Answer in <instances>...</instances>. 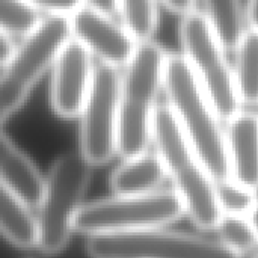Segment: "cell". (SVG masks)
Returning a JSON list of instances; mask_svg holds the SVG:
<instances>
[{"label": "cell", "mask_w": 258, "mask_h": 258, "mask_svg": "<svg viewBox=\"0 0 258 258\" xmlns=\"http://www.w3.org/2000/svg\"><path fill=\"white\" fill-rule=\"evenodd\" d=\"M230 178L258 189V113L240 109L225 121Z\"/></svg>", "instance_id": "7c38bea8"}, {"label": "cell", "mask_w": 258, "mask_h": 258, "mask_svg": "<svg viewBox=\"0 0 258 258\" xmlns=\"http://www.w3.org/2000/svg\"><path fill=\"white\" fill-rule=\"evenodd\" d=\"M68 39V18L41 17L38 24L15 44L12 54L0 67V124L21 110L38 83L50 73Z\"/></svg>", "instance_id": "5b68a950"}, {"label": "cell", "mask_w": 258, "mask_h": 258, "mask_svg": "<svg viewBox=\"0 0 258 258\" xmlns=\"http://www.w3.org/2000/svg\"><path fill=\"white\" fill-rule=\"evenodd\" d=\"M92 258H240L218 240L162 227L88 237Z\"/></svg>", "instance_id": "ba28073f"}, {"label": "cell", "mask_w": 258, "mask_h": 258, "mask_svg": "<svg viewBox=\"0 0 258 258\" xmlns=\"http://www.w3.org/2000/svg\"><path fill=\"white\" fill-rule=\"evenodd\" d=\"M0 180L29 207H38L44 177L32 159L0 127Z\"/></svg>", "instance_id": "4fadbf2b"}, {"label": "cell", "mask_w": 258, "mask_h": 258, "mask_svg": "<svg viewBox=\"0 0 258 258\" xmlns=\"http://www.w3.org/2000/svg\"><path fill=\"white\" fill-rule=\"evenodd\" d=\"M254 258H258V254H257V255H255V257H254Z\"/></svg>", "instance_id": "83f0119b"}, {"label": "cell", "mask_w": 258, "mask_h": 258, "mask_svg": "<svg viewBox=\"0 0 258 258\" xmlns=\"http://www.w3.org/2000/svg\"><path fill=\"white\" fill-rule=\"evenodd\" d=\"M216 200L222 213L249 216L258 204L254 189H249L233 178L215 181Z\"/></svg>", "instance_id": "ffe728a7"}, {"label": "cell", "mask_w": 258, "mask_h": 258, "mask_svg": "<svg viewBox=\"0 0 258 258\" xmlns=\"http://www.w3.org/2000/svg\"><path fill=\"white\" fill-rule=\"evenodd\" d=\"M41 20V17L21 0H0V29L11 36L23 38Z\"/></svg>", "instance_id": "44dd1931"}, {"label": "cell", "mask_w": 258, "mask_h": 258, "mask_svg": "<svg viewBox=\"0 0 258 258\" xmlns=\"http://www.w3.org/2000/svg\"><path fill=\"white\" fill-rule=\"evenodd\" d=\"M159 0H116V15L138 41H150L159 27Z\"/></svg>", "instance_id": "ac0fdd59"}, {"label": "cell", "mask_w": 258, "mask_h": 258, "mask_svg": "<svg viewBox=\"0 0 258 258\" xmlns=\"http://www.w3.org/2000/svg\"><path fill=\"white\" fill-rule=\"evenodd\" d=\"M198 2V0H197ZM201 14L228 51H233L245 30L246 12L242 0H200Z\"/></svg>", "instance_id": "e0dca14e"}, {"label": "cell", "mask_w": 258, "mask_h": 258, "mask_svg": "<svg viewBox=\"0 0 258 258\" xmlns=\"http://www.w3.org/2000/svg\"><path fill=\"white\" fill-rule=\"evenodd\" d=\"M159 2L163 8H166L169 12L178 17H183L198 8L197 0H159Z\"/></svg>", "instance_id": "603a6c76"}, {"label": "cell", "mask_w": 258, "mask_h": 258, "mask_svg": "<svg viewBox=\"0 0 258 258\" xmlns=\"http://www.w3.org/2000/svg\"><path fill=\"white\" fill-rule=\"evenodd\" d=\"M163 95L180 130L213 180L230 178L224 121L181 54H168Z\"/></svg>", "instance_id": "6da1fadb"}, {"label": "cell", "mask_w": 258, "mask_h": 258, "mask_svg": "<svg viewBox=\"0 0 258 258\" xmlns=\"http://www.w3.org/2000/svg\"><path fill=\"white\" fill-rule=\"evenodd\" d=\"M249 219H251V222H252V225H254V228H255V231H257L258 234V204L254 207V210L251 212Z\"/></svg>", "instance_id": "4316f807"}, {"label": "cell", "mask_w": 258, "mask_h": 258, "mask_svg": "<svg viewBox=\"0 0 258 258\" xmlns=\"http://www.w3.org/2000/svg\"><path fill=\"white\" fill-rule=\"evenodd\" d=\"M166 177L180 197L184 213L201 230H215L222 212L216 200L215 180L180 130L166 104H160L153 124V142Z\"/></svg>", "instance_id": "3957f363"}, {"label": "cell", "mask_w": 258, "mask_h": 258, "mask_svg": "<svg viewBox=\"0 0 258 258\" xmlns=\"http://www.w3.org/2000/svg\"><path fill=\"white\" fill-rule=\"evenodd\" d=\"M92 165L79 153H63L51 165L44 178L38 204L36 245L44 254H57L68 245L74 231V218L83 206L91 184Z\"/></svg>", "instance_id": "277c9868"}, {"label": "cell", "mask_w": 258, "mask_h": 258, "mask_svg": "<svg viewBox=\"0 0 258 258\" xmlns=\"http://www.w3.org/2000/svg\"><path fill=\"white\" fill-rule=\"evenodd\" d=\"M95 67V59L83 45L71 38L63 44L50 70V106L59 118H79L94 82Z\"/></svg>", "instance_id": "8fae6325"}, {"label": "cell", "mask_w": 258, "mask_h": 258, "mask_svg": "<svg viewBox=\"0 0 258 258\" xmlns=\"http://www.w3.org/2000/svg\"><path fill=\"white\" fill-rule=\"evenodd\" d=\"M245 12L248 27L258 30V0H248V3L245 5Z\"/></svg>", "instance_id": "484cf974"}, {"label": "cell", "mask_w": 258, "mask_h": 258, "mask_svg": "<svg viewBox=\"0 0 258 258\" xmlns=\"http://www.w3.org/2000/svg\"><path fill=\"white\" fill-rule=\"evenodd\" d=\"M121 70L97 63L89 95L79 115L80 154L92 165L107 163L116 153Z\"/></svg>", "instance_id": "9c48e42d"}, {"label": "cell", "mask_w": 258, "mask_h": 258, "mask_svg": "<svg viewBox=\"0 0 258 258\" xmlns=\"http://www.w3.org/2000/svg\"><path fill=\"white\" fill-rule=\"evenodd\" d=\"M233 53V73L242 107H255L258 106V30L248 27Z\"/></svg>", "instance_id": "2e32d148"}, {"label": "cell", "mask_w": 258, "mask_h": 258, "mask_svg": "<svg viewBox=\"0 0 258 258\" xmlns=\"http://www.w3.org/2000/svg\"><path fill=\"white\" fill-rule=\"evenodd\" d=\"M215 230L219 242L239 255L258 246V234L249 216L222 213Z\"/></svg>", "instance_id": "d6986e66"}, {"label": "cell", "mask_w": 258, "mask_h": 258, "mask_svg": "<svg viewBox=\"0 0 258 258\" xmlns=\"http://www.w3.org/2000/svg\"><path fill=\"white\" fill-rule=\"evenodd\" d=\"M15 44L17 42H14V36H11L8 32L0 29V67L9 59V56L15 48Z\"/></svg>", "instance_id": "cb8c5ba5"}, {"label": "cell", "mask_w": 258, "mask_h": 258, "mask_svg": "<svg viewBox=\"0 0 258 258\" xmlns=\"http://www.w3.org/2000/svg\"><path fill=\"white\" fill-rule=\"evenodd\" d=\"M83 5L109 15H116V0H83Z\"/></svg>", "instance_id": "d4e9b609"}, {"label": "cell", "mask_w": 258, "mask_h": 258, "mask_svg": "<svg viewBox=\"0 0 258 258\" xmlns=\"http://www.w3.org/2000/svg\"><path fill=\"white\" fill-rule=\"evenodd\" d=\"M168 54L154 39L144 41L121 68L116 153L124 159L148 151L153 142V124L163 94Z\"/></svg>", "instance_id": "7a4b0ae2"}, {"label": "cell", "mask_w": 258, "mask_h": 258, "mask_svg": "<svg viewBox=\"0 0 258 258\" xmlns=\"http://www.w3.org/2000/svg\"><path fill=\"white\" fill-rule=\"evenodd\" d=\"M166 171L157 153L145 151L127 157L112 172L110 186L116 195H144L159 190Z\"/></svg>", "instance_id": "5bb4252c"}, {"label": "cell", "mask_w": 258, "mask_h": 258, "mask_svg": "<svg viewBox=\"0 0 258 258\" xmlns=\"http://www.w3.org/2000/svg\"><path fill=\"white\" fill-rule=\"evenodd\" d=\"M68 27L70 38L83 45L98 63L119 70L127 65L139 44L113 15L85 5L68 17Z\"/></svg>", "instance_id": "30bf717a"}, {"label": "cell", "mask_w": 258, "mask_h": 258, "mask_svg": "<svg viewBox=\"0 0 258 258\" xmlns=\"http://www.w3.org/2000/svg\"><path fill=\"white\" fill-rule=\"evenodd\" d=\"M26 6L35 11L38 15L45 14V17H65L68 18L80 6L83 0H21Z\"/></svg>", "instance_id": "7402d4cb"}, {"label": "cell", "mask_w": 258, "mask_h": 258, "mask_svg": "<svg viewBox=\"0 0 258 258\" xmlns=\"http://www.w3.org/2000/svg\"><path fill=\"white\" fill-rule=\"evenodd\" d=\"M183 215L184 207L175 190L116 195L83 204L74 218V230L89 236L135 231L163 227Z\"/></svg>", "instance_id": "52a82bcc"}, {"label": "cell", "mask_w": 258, "mask_h": 258, "mask_svg": "<svg viewBox=\"0 0 258 258\" xmlns=\"http://www.w3.org/2000/svg\"><path fill=\"white\" fill-rule=\"evenodd\" d=\"M0 234L12 245L30 249L36 245V222L18 195L0 180Z\"/></svg>", "instance_id": "9a60e30c"}, {"label": "cell", "mask_w": 258, "mask_h": 258, "mask_svg": "<svg viewBox=\"0 0 258 258\" xmlns=\"http://www.w3.org/2000/svg\"><path fill=\"white\" fill-rule=\"evenodd\" d=\"M180 18V54L225 122L242 109L228 50L198 8Z\"/></svg>", "instance_id": "8992f818"}]
</instances>
